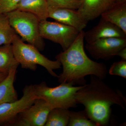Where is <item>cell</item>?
Returning <instances> with one entry per match:
<instances>
[{
	"instance_id": "obj_1",
	"label": "cell",
	"mask_w": 126,
	"mask_h": 126,
	"mask_svg": "<svg viewBox=\"0 0 126 126\" xmlns=\"http://www.w3.org/2000/svg\"><path fill=\"white\" fill-rule=\"evenodd\" d=\"M90 82L82 86L75 94L77 104L83 105L88 116L98 126L108 124L111 106L117 105L125 110L126 98L121 91L113 89L102 79L90 75Z\"/></svg>"
},
{
	"instance_id": "obj_2",
	"label": "cell",
	"mask_w": 126,
	"mask_h": 126,
	"mask_svg": "<svg viewBox=\"0 0 126 126\" xmlns=\"http://www.w3.org/2000/svg\"><path fill=\"white\" fill-rule=\"evenodd\" d=\"M84 32H80L70 47L55 57L63 67V72L58 77L60 83L82 86L86 84L85 77L87 75H94L102 80L107 77L108 71L106 65L93 61L86 54L84 46Z\"/></svg>"
},
{
	"instance_id": "obj_3",
	"label": "cell",
	"mask_w": 126,
	"mask_h": 126,
	"mask_svg": "<svg viewBox=\"0 0 126 126\" xmlns=\"http://www.w3.org/2000/svg\"><path fill=\"white\" fill-rule=\"evenodd\" d=\"M11 44L16 59L23 68L35 71L37 65H40L45 68L53 77H58L54 70L61 68L59 61L49 59L41 54L36 47L25 43L17 34Z\"/></svg>"
},
{
	"instance_id": "obj_4",
	"label": "cell",
	"mask_w": 126,
	"mask_h": 126,
	"mask_svg": "<svg viewBox=\"0 0 126 126\" xmlns=\"http://www.w3.org/2000/svg\"><path fill=\"white\" fill-rule=\"evenodd\" d=\"M5 15L11 27L23 41L34 46L39 50H44L45 44L40 33V21L36 16L18 10Z\"/></svg>"
},
{
	"instance_id": "obj_5",
	"label": "cell",
	"mask_w": 126,
	"mask_h": 126,
	"mask_svg": "<svg viewBox=\"0 0 126 126\" xmlns=\"http://www.w3.org/2000/svg\"><path fill=\"white\" fill-rule=\"evenodd\" d=\"M33 86L36 99H44L52 109L76 107L75 94L82 86L75 87L70 83H62L58 86L50 87L43 82Z\"/></svg>"
},
{
	"instance_id": "obj_6",
	"label": "cell",
	"mask_w": 126,
	"mask_h": 126,
	"mask_svg": "<svg viewBox=\"0 0 126 126\" xmlns=\"http://www.w3.org/2000/svg\"><path fill=\"white\" fill-rule=\"evenodd\" d=\"M41 36L60 45L63 51L68 49L77 38L79 32L75 28L58 22L40 21Z\"/></svg>"
},
{
	"instance_id": "obj_7",
	"label": "cell",
	"mask_w": 126,
	"mask_h": 126,
	"mask_svg": "<svg viewBox=\"0 0 126 126\" xmlns=\"http://www.w3.org/2000/svg\"><path fill=\"white\" fill-rule=\"evenodd\" d=\"M36 99L33 85L26 86L21 98L0 104V125H10L19 113L29 107Z\"/></svg>"
},
{
	"instance_id": "obj_8",
	"label": "cell",
	"mask_w": 126,
	"mask_h": 126,
	"mask_svg": "<svg viewBox=\"0 0 126 126\" xmlns=\"http://www.w3.org/2000/svg\"><path fill=\"white\" fill-rule=\"evenodd\" d=\"M51 110L44 99L38 98L29 107L19 113L9 126H44Z\"/></svg>"
},
{
	"instance_id": "obj_9",
	"label": "cell",
	"mask_w": 126,
	"mask_h": 126,
	"mask_svg": "<svg viewBox=\"0 0 126 126\" xmlns=\"http://www.w3.org/2000/svg\"><path fill=\"white\" fill-rule=\"evenodd\" d=\"M126 47V38H106L99 39L92 43H87L86 49L95 59L108 60L117 55Z\"/></svg>"
},
{
	"instance_id": "obj_10",
	"label": "cell",
	"mask_w": 126,
	"mask_h": 126,
	"mask_svg": "<svg viewBox=\"0 0 126 126\" xmlns=\"http://www.w3.org/2000/svg\"><path fill=\"white\" fill-rule=\"evenodd\" d=\"M113 37L126 38V33L118 26L102 18L96 26L84 32V39L87 43Z\"/></svg>"
},
{
	"instance_id": "obj_11",
	"label": "cell",
	"mask_w": 126,
	"mask_h": 126,
	"mask_svg": "<svg viewBox=\"0 0 126 126\" xmlns=\"http://www.w3.org/2000/svg\"><path fill=\"white\" fill-rule=\"evenodd\" d=\"M48 18L74 27L79 32L83 31L88 23L77 10L64 8L48 9Z\"/></svg>"
},
{
	"instance_id": "obj_12",
	"label": "cell",
	"mask_w": 126,
	"mask_h": 126,
	"mask_svg": "<svg viewBox=\"0 0 126 126\" xmlns=\"http://www.w3.org/2000/svg\"><path fill=\"white\" fill-rule=\"evenodd\" d=\"M115 4L113 0H82L77 11L88 22L101 16Z\"/></svg>"
},
{
	"instance_id": "obj_13",
	"label": "cell",
	"mask_w": 126,
	"mask_h": 126,
	"mask_svg": "<svg viewBox=\"0 0 126 126\" xmlns=\"http://www.w3.org/2000/svg\"><path fill=\"white\" fill-rule=\"evenodd\" d=\"M16 10L33 14L40 21L48 18V7L46 0H20Z\"/></svg>"
},
{
	"instance_id": "obj_14",
	"label": "cell",
	"mask_w": 126,
	"mask_h": 126,
	"mask_svg": "<svg viewBox=\"0 0 126 126\" xmlns=\"http://www.w3.org/2000/svg\"><path fill=\"white\" fill-rule=\"evenodd\" d=\"M101 16L102 18L118 26L126 33V2L115 4Z\"/></svg>"
},
{
	"instance_id": "obj_15",
	"label": "cell",
	"mask_w": 126,
	"mask_h": 126,
	"mask_svg": "<svg viewBox=\"0 0 126 126\" xmlns=\"http://www.w3.org/2000/svg\"><path fill=\"white\" fill-rule=\"evenodd\" d=\"M16 70H11L0 83V104L14 102L18 99V94L14 86Z\"/></svg>"
},
{
	"instance_id": "obj_16",
	"label": "cell",
	"mask_w": 126,
	"mask_h": 126,
	"mask_svg": "<svg viewBox=\"0 0 126 126\" xmlns=\"http://www.w3.org/2000/svg\"><path fill=\"white\" fill-rule=\"evenodd\" d=\"M19 64L16 59L12 44L0 46V72L9 73L16 69Z\"/></svg>"
},
{
	"instance_id": "obj_17",
	"label": "cell",
	"mask_w": 126,
	"mask_h": 126,
	"mask_svg": "<svg viewBox=\"0 0 126 126\" xmlns=\"http://www.w3.org/2000/svg\"><path fill=\"white\" fill-rule=\"evenodd\" d=\"M69 109L55 108L50 110L45 126H68L70 118Z\"/></svg>"
},
{
	"instance_id": "obj_18",
	"label": "cell",
	"mask_w": 126,
	"mask_h": 126,
	"mask_svg": "<svg viewBox=\"0 0 126 126\" xmlns=\"http://www.w3.org/2000/svg\"><path fill=\"white\" fill-rule=\"evenodd\" d=\"M16 34L5 14L0 15V46L11 44Z\"/></svg>"
},
{
	"instance_id": "obj_19",
	"label": "cell",
	"mask_w": 126,
	"mask_h": 126,
	"mask_svg": "<svg viewBox=\"0 0 126 126\" xmlns=\"http://www.w3.org/2000/svg\"><path fill=\"white\" fill-rule=\"evenodd\" d=\"M68 126H98L88 116L86 111L75 112L70 111Z\"/></svg>"
},
{
	"instance_id": "obj_20",
	"label": "cell",
	"mask_w": 126,
	"mask_h": 126,
	"mask_svg": "<svg viewBox=\"0 0 126 126\" xmlns=\"http://www.w3.org/2000/svg\"><path fill=\"white\" fill-rule=\"evenodd\" d=\"M48 9L64 8L78 10L82 0H46Z\"/></svg>"
},
{
	"instance_id": "obj_21",
	"label": "cell",
	"mask_w": 126,
	"mask_h": 126,
	"mask_svg": "<svg viewBox=\"0 0 126 126\" xmlns=\"http://www.w3.org/2000/svg\"><path fill=\"white\" fill-rule=\"evenodd\" d=\"M111 75H117L126 78V60L115 62L111 65L108 71Z\"/></svg>"
},
{
	"instance_id": "obj_22",
	"label": "cell",
	"mask_w": 126,
	"mask_h": 126,
	"mask_svg": "<svg viewBox=\"0 0 126 126\" xmlns=\"http://www.w3.org/2000/svg\"><path fill=\"white\" fill-rule=\"evenodd\" d=\"M20 0H0V15L16 10Z\"/></svg>"
},
{
	"instance_id": "obj_23",
	"label": "cell",
	"mask_w": 126,
	"mask_h": 126,
	"mask_svg": "<svg viewBox=\"0 0 126 126\" xmlns=\"http://www.w3.org/2000/svg\"><path fill=\"white\" fill-rule=\"evenodd\" d=\"M117 55L120 56L122 59L126 60V47L121 49L117 53Z\"/></svg>"
},
{
	"instance_id": "obj_24",
	"label": "cell",
	"mask_w": 126,
	"mask_h": 126,
	"mask_svg": "<svg viewBox=\"0 0 126 126\" xmlns=\"http://www.w3.org/2000/svg\"><path fill=\"white\" fill-rule=\"evenodd\" d=\"M8 74L4 72H0V83L6 78Z\"/></svg>"
},
{
	"instance_id": "obj_25",
	"label": "cell",
	"mask_w": 126,
	"mask_h": 126,
	"mask_svg": "<svg viewBox=\"0 0 126 126\" xmlns=\"http://www.w3.org/2000/svg\"><path fill=\"white\" fill-rule=\"evenodd\" d=\"M115 4H120L126 2V0H113Z\"/></svg>"
}]
</instances>
